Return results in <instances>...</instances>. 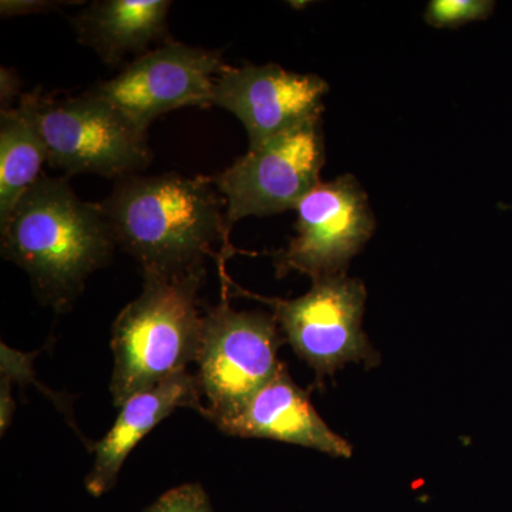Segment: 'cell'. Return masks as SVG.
I'll use <instances>...</instances> for the list:
<instances>
[{
    "instance_id": "1",
    "label": "cell",
    "mask_w": 512,
    "mask_h": 512,
    "mask_svg": "<svg viewBox=\"0 0 512 512\" xmlns=\"http://www.w3.org/2000/svg\"><path fill=\"white\" fill-rule=\"evenodd\" d=\"M117 245L143 274L174 278L204 269L212 247L234 255L225 222V201L211 177L178 173L134 174L116 181L99 202Z\"/></svg>"
},
{
    "instance_id": "2",
    "label": "cell",
    "mask_w": 512,
    "mask_h": 512,
    "mask_svg": "<svg viewBox=\"0 0 512 512\" xmlns=\"http://www.w3.org/2000/svg\"><path fill=\"white\" fill-rule=\"evenodd\" d=\"M2 234V256L29 275L39 298L69 308L117 247L99 202L77 197L69 178L42 174L20 198Z\"/></svg>"
},
{
    "instance_id": "3",
    "label": "cell",
    "mask_w": 512,
    "mask_h": 512,
    "mask_svg": "<svg viewBox=\"0 0 512 512\" xmlns=\"http://www.w3.org/2000/svg\"><path fill=\"white\" fill-rule=\"evenodd\" d=\"M143 292L114 320L110 393L117 407L134 394L185 372L197 362L202 320L198 295L205 268L164 278L143 274Z\"/></svg>"
},
{
    "instance_id": "4",
    "label": "cell",
    "mask_w": 512,
    "mask_h": 512,
    "mask_svg": "<svg viewBox=\"0 0 512 512\" xmlns=\"http://www.w3.org/2000/svg\"><path fill=\"white\" fill-rule=\"evenodd\" d=\"M19 104L45 141L47 163L64 177L97 174L117 181L140 174L153 161L147 131L89 90L57 99L36 87Z\"/></svg>"
},
{
    "instance_id": "5",
    "label": "cell",
    "mask_w": 512,
    "mask_h": 512,
    "mask_svg": "<svg viewBox=\"0 0 512 512\" xmlns=\"http://www.w3.org/2000/svg\"><path fill=\"white\" fill-rule=\"evenodd\" d=\"M220 303L202 320L197 377L205 419L218 423L238 412L278 372V349L285 339L274 315L235 311L228 302V276Z\"/></svg>"
},
{
    "instance_id": "6",
    "label": "cell",
    "mask_w": 512,
    "mask_h": 512,
    "mask_svg": "<svg viewBox=\"0 0 512 512\" xmlns=\"http://www.w3.org/2000/svg\"><path fill=\"white\" fill-rule=\"evenodd\" d=\"M235 288L271 306L286 342L315 370L318 383L348 363H365L366 369L379 365V353L362 328L367 291L360 279L348 274L315 279L311 291L296 299L264 298Z\"/></svg>"
},
{
    "instance_id": "7",
    "label": "cell",
    "mask_w": 512,
    "mask_h": 512,
    "mask_svg": "<svg viewBox=\"0 0 512 512\" xmlns=\"http://www.w3.org/2000/svg\"><path fill=\"white\" fill-rule=\"evenodd\" d=\"M326 161L322 119L249 148L231 167L211 177L224 195L225 222L231 232L247 217H269L295 210L320 181Z\"/></svg>"
},
{
    "instance_id": "8",
    "label": "cell",
    "mask_w": 512,
    "mask_h": 512,
    "mask_svg": "<svg viewBox=\"0 0 512 512\" xmlns=\"http://www.w3.org/2000/svg\"><path fill=\"white\" fill-rule=\"evenodd\" d=\"M295 211V237L272 254L279 279L292 272L311 276L312 281L346 274L376 228L369 197L352 174L322 181Z\"/></svg>"
},
{
    "instance_id": "9",
    "label": "cell",
    "mask_w": 512,
    "mask_h": 512,
    "mask_svg": "<svg viewBox=\"0 0 512 512\" xmlns=\"http://www.w3.org/2000/svg\"><path fill=\"white\" fill-rule=\"evenodd\" d=\"M221 50L170 42L127 63L116 77L89 90L143 131L164 114L210 107L215 80L227 72Z\"/></svg>"
},
{
    "instance_id": "10",
    "label": "cell",
    "mask_w": 512,
    "mask_h": 512,
    "mask_svg": "<svg viewBox=\"0 0 512 512\" xmlns=\"http://www.w3.org/2000/svg\"><path fill=\"white\" fill-rule=\"evenodd\" d=\"M329 84L318 74L289 72L279 64L229 67L215 80L212 106L234 114L249 148L268 143L309 121L322 119Z\"/></svg>"
},
{
    "instance_id": "11",
    "label": "cell",
    "mask_w": 512,
    "mask_h": 512,
    "mask_svg": "<svg viewBox=\"0 0 512 512\" xmlns=\"http://www.w3.org/2000/svg\"><path fill=\"white\" fill-rule=\"evenodd\" d=\"M215 426L229 436L282 441L332 457L353 454L352 444L330 430L284 365L238 412Z\"/></svg>"
},
{
    "instance_id": "12",
    "label": "cell",
    "mask_w": 512,
    "mask_h": 512,
    "mask_svg": "<svg viewBox=\"0 0 512 512\" xmlns=\"http://www.w3.org/2000/svg\"><path fill=\"white\" fill-rule=\"evenodd\" d=\"M201 399L197 377L188 370L131 396L120 407L109 433L94 448L96 458L86 478L87 491L93 497H101L110 491L137 444L180 407L201 413L204 409Z\"/></svg>"
},
{
    "instance_id": "13",
    "label": "cell",
    "mask_w": 512,
    "mask_h": 512,
    "mask_svg": "<svg viewBox=\"0 0 512 512\" xmlns=\"http://www.w3.org/2000/svg\"><path fill=\"white\" fill-rule=\"evenodd\" d=\"M170 0H96L72 18L82 45L110 67L126 66V57L146 55L170 42Z\"/></svg>"
},
{
    "instance_id": "14",
    "label": "cell",
    "mask_w": 512,
    "mask_h": 512,
    "mask_svg": "<svg viewBox=\"0 0 512 512\" xmlns=\"http://www.w3.org/2000/svg\"><path fill=\"white\" fill-rule=\"evenodd\" d=\"M45 141L22 104L0 111V227L26 191L42 177Z\"/></svg>"
},
{
    "instance_id": "15",
    "label": "cell",
    "mask_w": 512,
    "mask_h": 512,
    "mask_svg": "<svg viewBox=\"0 0 512 512\" xmlns=\"http://www.w3.org/2000/svg\"><path fill=\"white\" fill-rule=\"evenodd\" d=\"M493 0H430L424 20L437 29H457L493 15Z\"/></svg>"
},
{
    "instance_id": "16",
    "label": "cell",
    "mask_w": 512,
    "mask_h": 512,
    "mask_svg": "<svg viewBox=\"0 0 512 512\" xmlns=\"http://www.w3.org/2000/svg\"><path fill=\"white\" fill-rule=\"evenodd\" d=\"M144 512H212V505L201 484H183L161 495Z\"/></svg>"
},
{
    "instance_id": "17",
    "label": "cell",
    "mask_w": 512,
    "mask_h": 512,
    "mask_svg": "<svg viewBox=\"0 0 512 512\" xmlns=\"http://www.w3.org/2000/svg\"><path fill=\"white\" fill-rule=\"evenodd\" d=\"M66 2H53V0H2L0 2V15L2 18H18V16L32 15V13H45L59 8Z\"/></svg>"
},
{
    "instance_id": "18",
    "label": "cell",
    "mask_w": 512,
    "mask_h": 512,
    "mask_svg": "<svg viewBox=\"0 0 512 512\" xmlns=\"http://www.w3.org/2000/svg\"><path fill=\"white\" fill-rule=\"evenodd\" d=\"M22 96L20 94V80L18 74L13 70L2 67L0 70V101H2V110L12 109L10 104L16 97Z\"/></svg>"
}]
</instances>
